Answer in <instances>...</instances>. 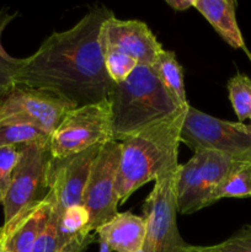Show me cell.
Instances as JSON below:
<instances>
[{
	"instance_id": "obj_1",
	"label": "cell",
	"mask_w": 251,
	"mask_h": 252,
	"mask_svg": "<svg viewBox=\"0 0 251 252\" xmlns=\"http://www.w3.org/2000/svg\"><path fill=\"white\" fill-rule=\"evenodd\" d=\"M112 16L106 7H94L71 29L53 32L24 58L16 85L52 91L76 107L107 100L115 83L106 71L100 32Z\"/></svg>"
},
{
	"instance_id": "obj_2",
	"label": "cell",
	"mask_w": 251,
	"mask_h": 252,
	"mask_svg": "<svg viewBox=\"0 0 251 252\" xmlns=\"http://www.w3.org/2000/svg\"><path fill=\"white\" fill-rule=\"evenodd\" d=\"M186 110L121 143L116 186L118 203H125L143 185L157 181L179 166L180 134Z\"/></svg>"
},
{
	"instance_id": "obj_3",
	"label": "cell",
	"mask_w": 251,
	"mask_h": 252,
	"mask_svg": "<svg viewBox=\"0 0 251 252\" xmlns=\"http://www.w3.org/2000/svg\"><path fill=\"white\" fill-rule=\"evenodd\" d=\"M112 113V140L125 142L152 126L175 117L182 108L149 65L138 64L108 95Z\"/></svg>"
},
{
	"instance_id": "obj_4",
	"label": "cell",
	"mask_w": 251,
	"mask_h": 252,
	"mask_svg": "<svg viewBox=\"0 0 251 252\" xmlns=\"http://www.w3.org/2000/svg\"><path fill=\"white\" fill-rule=\"evenodd\" d=\"M241 165L213 150H196L191 159L179 165L176 181L177 212L192 214L212 206L211 198L220 182Z\"/></svg>"
},
{
	"instance_id": "obj_5",
	"label": "cell",
	"mask_w": 251,
	"mask_h": 252,
	"mask_svg": "<svg viewBox=\"0 0 251 252\" xmlns=\"http://www.w3.org/2000/svg\"><path fill=\"white\" fill-rule=\"evenodd\" d=\"M180 142L193 153L213 150L251 166V135L244 129V123L223 121L188 106Z\"/></svg>"
},
{
	"instance_id": "obj_6",
	"label": "cell",
	"mask_w": 251,
	"mask_h": 252,
	"mask_svg": "<svg viewBox=\"0 0 251 252\" xmlns=\"http://www.w3.org/2000/svg\"><path fill=\"white\" fill-rule=\"evenodd\" d=\"M112 140V113L108 100L75 107L65 113L51 135L49 150L56 159L78 154Z\"/></svg>"
},
{
	"instance_id": "obj_7",
	"label": "cell",
	"mask_w": 251,
	"mask_h": 252,
	"mask_svg": "<svg viewBox=\"0 0 251 252\" xmlns=\"http://www.w3.org/2000/svg\"><path fill=\"white\" fill-rule=\"evenodd\" d=\"M20 160L12 174L6 196L1 201L4 224L10 223L42 201L48 189V166L51 161L49 142L19 145Z\"/></svg>"
},
{
	"instance_id": "obj_8",
	"label": "cell",
	"mask_w": 251,
	"mask_h": 252,
	"mask_svg": "<svg viewBox=\"0 0 251 252\" xmlns=\"http://www.w3.org/2000/svg\"><path fill=\"white\" fill-rule=\"evenodd\" d=\"M75 107L52 91L15 85L0 100V122L25 123L52 135L65 113Z\"/></svg>"
},
{
	"instance_id": "obj_9",
	"label": "cell",
	"mask_w": 251,
	"mask_h": 252,
	"mask_svg": "<svg viewBox=\"0 0 251 252\" xmlns=\"http://www.w3.org/2000/svg\"><path fill=\"white\" fill-rule=\"evenodd\" d=\"M177 170L179 166L157 179L144 202L145 252H174L175 249L186 244L177 228Z\"/></svg>"
},
{
	"instance_id": "obj_10",
	"label": "cell",
	"mask_w": 251,
	"mask_h": 252,
	"mask_svg": "<svg viewBox=\"0 0 251 252\" xmlns=\"http://www.w3.org/2000/svg\"><path fill=\"white\" fill-rule=\"evenodd\" d=\"M121 160V143L110 140L101 147L91 167L83 196V206L90 216V230L95 233L110 221L117 212V176Z\"/></svg>"
},
{
	"instance_id": "obj_11",
	"label": "cell",
	"mask_w": 251,
	"mask_h": 252,
	"mask_svg": "<svg viewBox=\"0 0 251 252\" xmlns=\"http://www.w3.org/2000/svg\"><path fill=\"white\" fill-rule=\"evenodd\" d=\"M101 145H95L66 158H51L48 166V189L53 192L54 211L63 214L68 207L83 204V196L94 161Z\"/></svg>"
},
{
	"instance_id": "obj_12",
	"label": "cell",
	"mask_w": 251,
	"mask_h": 252,
	"mask_svg": "<svg viewBox=\"0 0 251 252\" xmlns=\"http://www.w3.org/2000/svg\"><path fill=\"white\" fill-rule=\"evenodd\" d=\"M100 44L102 49L122 52L140 65L149 66L153 65L157 54L164 49L145 22L120 20L115 16L103 22Z\"/></svg>"
},
{
	"instance_id": "obj_13",
	"label": "cell",
	"mask_w": 251,
	"mask_h": 252,
	"mask_svg": "<svg viewBox=\"0 0 251 252\" xmlns=\"http://www.w3.org/2000/svg\"><path fill=\"white\" fill-rule=\"evenodd\" d=\"M54 203V194L49 191L39 203L0 228L10 251L32 252L34 243L51 218Z\"/></svg>"
},
{
	"instance_id": "obj_14",
	"label": "cell",
	"mask_w": 251,
	"mask_h": 252,
	"mask_svg": "<svg viewBox=\"0 0 251 252\" xmlns=\"http://www.w3.org/2000/svg\"><path fill=\"white\" fill-rule=\"evenodd\" d=\"M98 241L107 244L111 251L139 252L144 249L147 221L130 212L117 213L95 231Z\"/></svg>"
},
{
	"instance_id": "obj_15",
	"label": "cell",
	"mask_w": 251,
	"mask_h": 252,
	"mask_svg": "<svg viewBox=\"0 0 251 252\" xmlns=\"http://www.w3.org/2000/svg\"><path fill=\"white\" fill-rule=\"evenodd\" d=\"M193 7L229 46L235 49L245 48V41L236 20L235 0H193Z\"/></svg>"
},
{
	"instance_id": "obj_16",
	"label": "cell",
	"mask_w": 251,
	"mask_h": 252,
	"mask_svg": "<svg viewBox=\"0 0 251 252\" xmlns=\"http://www.w3.org/2000/svg\"><path fill=\"white\" fill-rule=\"evenodd\" d=\"M89 223L90 216L83 204L68 207L59 219L57 252H85L96 240Z\"/></svg>"
},
{
	"instance_id": "obj_17",
	"label": "cell",
	"mask_w": 251,
	"mask_h": 252,
	"mask_svg": "<svg viewBox=\"0 0 251 252\" xmlns=\"http://www.w3.org/2000/svg\"><path fill=\"white\" fill-rule=\"evenodd\" d=\"M152 69L157 74L160 83L174 97V100L182 108L188 107L189 105L187 101L186 89H185L184 70L177 62L176 54L172 51L162 49L153 63Z\"/></svg>"
},
{
	"instance_id": "obj_18",
	"label": "cell",
	"mask_w": 251,
	"mask_h": 252,
	"mask_svg": "<svg viewBox=\"0 0 251 252\" xmlns=\"http://www.w3.org/2000/svg\"><path fill=\"white\" fill-rule=\"evenodd\" d=\"M251 197V166L239 165L220 182L211 198V204L223 198H250Z\"/></svg>"
},
{
	"instance_id": "obj_19",
	"label": "cell",
	"mask_w": 251,
	"mask_h": 252,
	"mask_svg": "<svg viewBox=\"0 0 251 252\" xmlns=\"http://www.w3.org/2000/svg\"><path fill=\"white\" fill-rule=\"evenodd\" d=\"M15 16L16 14H10L5 9L0 10V100L16 85L17 74L24 65V58L11 57L1 44L2 31Z\"/></svg>"
},
{
	"instance_id": "obj_20",
	"label": "cell",
	"mask_w": 251,
	"mask_h": 252,
	"mask_svg": "<svg viewBox=\"0 0 251 252\" xmlns=\"http://www.w3.org/2000/svg\"><path fill=\"white\" fill-rule=\"evenodd\" d=\"M229 101L234 108L239 123L250 121L251 126V78L245 74L238 73L231 76L226 84Z\"/></svg>"
},
{
	"instance_id": "obj_21",
	"label": "cell",
	"mask_w": 251,
	"mask_h": 252,
	"mask_svg": "<svg viewBox=\"0 0 251 252\" xmlns=\"http://www.w3.org/2000/svg\"><path fill=\"white\" fill-rule=\"evenodd\" d=\"M51 135L43 130L16 122H0V147L4 145H19L30 144V143L49 142Z\"/></svg>"
},
{
	"instance_id": "obj_22",
	"label": "cell",
	"mask_w": 251,
	"mask_h": 252,
	"mask_svg": "<svg viewBox=\"0 0 251 252\" xmlns=\"http://www.w3.org/2000/svg\"><path fill=\"white\" fill-rule=\"evenodd\" d=\"M105 68L115 84L125 81L137 68L138 63L133 58L115 49H102Z\"/></svg>"
},
{
	"instance_id": "obj_23",
	"label": "cell",
	"mask_w": 251,
	"mask_h": 252,
	"mask_svg": "<svg viewBox=\"0 0 251 252\" xmlns=\"http://www.w3.org/2000/svg\"><path fill=\"white\" fill-rule=\"evenodd\" d=\"M196 252H251V225H244L223 243L211 246H193Z\"/></svg>"
},
{
	"instance_id": "obj_24",
	"label": "cell",
	"mask_w": 251,
	"mask_h": 252,
	"mask_svg": "<svg viewBox=\"0 0 251 252\" xmlns=\"http://www.w3.org/2000/svg\"><path fill=\"white\" fill-rule=\"evenodd\" d=\"M20 160V150L14 145L0 147V203L9 191L17 162Z\"/></svg>"
},
{
	"instance_id": "obj_25",
	"label": "cell",
	"mask_w": 251,
	"mask_h": 252,
	"mask_svg": "<svg viewBox=\"0 0 251 252\" xmlns=\"http://www.w3.org/2000/svg\"><path fill=\"white\" fill-rule=\"evenodd\" d=\"M61 214L56 211H52L51 218L47 223L46 228L42 231L41 235L36 240L32 252H57L58 246V225Z\"/></svg>"
},
{
	"instance_id": "obj_26",
	"label": "cell",
	"mask_w": 251,
	"mask_h": 252,
	"mask_svg": "<svg viewBox=\"0 0 251 252\" xmlns=\"http://www.w3.org/2000/svg\"><path fill=\"white\" fill-rule=\"evenodd\" d=\"M166 4L176 11H185L193 7V0H166Z\"/></svg>"
},
{
	"instance_id": "obj_27",
	"label": "cell",
	"mask_w": 251,
	"mask_h": 252,
	"mask_svg": "<svg viewBox=\"0 0 251 252\" xmlns=\"http://www.w3.org/2000/svg\"><path fill=\"white\" fill-rule=\"evenodd\" d=\"M174 252H196L192 248V245H188V244H185V245L179 246L174 250Z\"/></svg>"
},
{
	"instance_id": "obj_28",
	"label": "cell",
	"mask_w": 251,
	"mask_h": 252,
	"mask_svg": "<svg viewBox=\"0 0 251 252\" xmlns=\"http://www.w3.org/2000/svg\"><path fill=\"white\" fill-rule=\"evenodd\" d=\"M0 252H11L10 249L7 248L6 241H5V238L2 236L1 231H0Z\"/></svg>"
},
{
	"instance_id": "obj_29",
	"label": "cell",
	"mask_w": 251,
	"mask_h": 252,
	"mask_svg": "<svg viewBox=\"0 0 251 252\" xmlns=\"http://www.w3.org/2000/svg\"><path fill=\"white\" fill-rule=\"evenodd\" d=\"M98 243H100V251L98 252H112L107 244H105L103 241H98Z\"/></svg>"
},
{
	"instance_id": "obj_30",
	"label": "cell",
	"mask_w": 251,
	"mask_h": 252,
	"mask_svg": "<svg viewBox=\"0 0 251 252\" xmlns=\"http://www.w3.org/2000/svg\"><path fill=\"white\" fill-rule=\"evenodd\" d=\"M244 129H245L246 132L251 135V126L250 125H244Z\"/></svg>"
},
{
	"instance_id": "obj_31",
	"label": "cell",
	"mask_w": 251,
	"mask_h": 252,
	"mask_svg": "<svg viewBox=\"0 0 251 252\" xmlns=\"http://www.w3.org/2000/svg\"><path fill=\"white\" fill-rule=\"evenodd\" d=\"M244 51H245L246 56H248V58H249V59H250V62H251V53H250V52H249V51H248V48H246V47H245V48H244Z\"/></svg>"
},
{
	"instance_id": "obj_32",
	"label": "cell",
	"mask_w": 251,
	"mask_h": 252,
	"mask_svg": "<svg viewBox=\"0 0 251 252\" xmlns=\"http://www.w3.org/2000/svg\"><path fill=\"white\" fill-rule=\"evenodd\" d=\"M139 252H145V251H144V249H143V250H140Z\"/></svg>"
}]
</instances>
